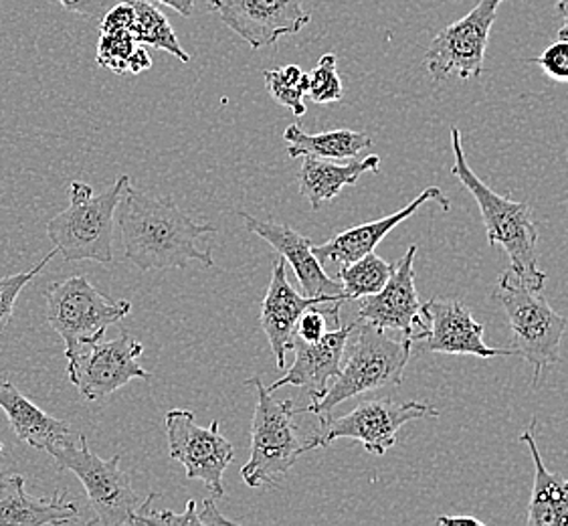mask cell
Here are the masks:
<instances>
[{"mask_svg":"<svg viewBox=\"0 0 568 526\" xmlns=\"http://www.w3.org/2000/svg\"><path fill=\"white\" fill-rule=\"evenodd\" d=\"M152 2L166 4V7H171L182 17H191L193 14L194 0H152Z\"/></svg>","mask_w":568,"mask_h":526,"instance_id":"38","label":"cell"},{"mask_svg":"<svg viewBox=\"0 0 568 526\" xmlns=\"http://www.w3.org/2000/svg\"><path fill=\"white\" fill-rule=\"evenodd\" d=\"M245 385L257 391V405L251 425V458L241 468V478L251 488L275 486V481L310 452V437L304 439L300 434L294 401L275 399L260 377L250 378Z\"/></svg>","mask_w":568,"mask_h":526,"instance_id":"5","label":"cell"},{"mask_svg":"<svg viewBox=\"0 0 568 526\" xmlns=\"http://www.w3.org/2000/svg\"><path fill=\"white\" fill-rule=\"evenodd\" d=\"M437 415L439 412L435 407L419 401L366 399L358 403L353 412L342 417H329L320 424L318 434L307 439V447H326L341 437H351L361 442L368 454L385 456L397 444V434L403 425Z\"/></svg>","mask_w":568,"mask_h":526,"instance_id":"9","label":"cell"},{"mask_svg":"<svg viewBox=\"0 0 568 526\" xmlns=\"http://www.w3.org/2000/svg\"><path fill=\"white\" fill-rule=\"evenodd\" d=\"M80 518L73 503H65V490L51 498H33L24 490L21 474L0 476V526L69 525Z\"/></svg>","mask_w":568,"mask_h":526,"instance_id":"20","label":"cell"},{"mask_svg":"<svg viewBox=\"0 0 568 526\" xmlns=\"http://www.w3.org/2000/svg\"><path fill=\"white\" fill-rule=\"evenodd\" d=\"M356 321L338 326L334 332H326L316 343H306L302 338H294L292 351L296 353L294 365L287 368L284 377L272 383L267 390L275 393L282 387H302L307 391L312 401H318L328 391L329 378L341 375L342 358L346 344L353 336Z\"/></svg>","mask_w":568,"mask_h":526,"instance_id":"17","label":"cell"},{"mask_svg":"<svg viewBox=\"0 0 568 526\" xmlns=\"http://www.w3.org/2000/svg\"><path fill=\"white\" fill-rule=\"evenodd\" d=\"M536 419L520 435L535 459V488L528 504V526H568V481L546 468L536 446Z\"/></svg>","mask_w":568,"mask_h":526,"instance_id":"23","label":"cell"},{"mask_svg":"<svg viewBox=\"0 0 568 526\" xmlns=\"http://www.w3.org/2000/svg\"><path fill=\"white\" fill-rule=\"evenodd\" d=\"M420 312L427 322V328L420 332L417 343L427 353L469 355L479 358L514 356L511 348H491L484 343V326L471 316V312L459 300L433 297L427 304H423Z\"/></svg>","mask_w":568,"mask_h":526,"instance_id":"15","label":"cell"},{"mask_svg":"<svg viewBox=\"0 0 568 526\" xmlns=\"http://www.w3.org/2000/svg\"><path fill=\"white\" fill-rule=\"evenodd\" d=\"M302 169L297 174L300 193L310 201V206L318 211L324 203L341 195L342 189L348 184H356L364 172H378L381 159L376 154L366 156L364 161H351L346 164L316 159V156H302Z\"/></svg>","mask_w":568,"mask_h":526,"instance_id":"22","label":"cell"},{"mask_svg":"<svg viewBox=\"0 0 568 526\" xmlns=\"http://www.w3.org/2000/svg\"><path fill=\"white\" fill-rule=\"evenodd\" d=\"M144 346L132 334L122 332L114 341H93L78 346L68 356L69 381L88 401L108 399L134 378H150L138 363Z\"/></svg>","mask_w":568,"mask_h":526,"instance_id":"10","label":"cell"},{"mask_svg":"<svg viewBox=\"0 0 568 526\" xmlns=\"http://www.w3.org/2000/svg\"><path fill=\"white\" fill-rule=\"evenodd\" d=\"M156 498H160V494L152 493L144 500L136 516V525L203 526L194 500H189L186 503V510L182 515H176L172 510H152L150 506H152Z\"/></svg>","mask_w":568,"mask_h":526,"instance_id":"31","label":"cell"},{"mask_svg":"<svg viewBox=\"0 0 568 526\" xmlns=\"http://www.w3.org/2000/svg\"><path fill=\"white\" fill-rule=\"evenodd\" d=\"M120 199V230L125 262L134 263L142 272L189 267L201 262L213 267L211 252H203L196 241L216 233L211 223H194L172 196H150L136 186L124 189Z\"/></svg>","mask_w":568,"mask_h":526,"instance_id":"1","label":"cell"},{"mask_svg":"<svg viewBox=\"0 0 568 526\" xmlns=\"http://www.w3.org/2000/svg\"><path fill=\"white\" fill-rule=\"evenodd\" d=\"M285 142L290 159L316 156L328 161L354 159L358 152L373 146V138L354 130H329L322 134H307L302 128L292 124L285 128Z\"/></svg>","mask_w":568,"mask_h":526,"instance_id":"24","label":"cell"},{"mask_svg":"<svg viewBox=\"0 0 568 526\" xmlns=\"http://www.w3.org/2000/svg\"><path fill=\"white\" fill-rule=\"evenodd\" d=\"M504 0H479L462 21L449 24L433 37L425 55V68L435 83L457 73L462 80L479 78L488 49L489 31Z\"/></svg>","mask_w":568,"mask_h":526,"instance_id":"11","label":"cell"},{"mask_svg":"<svg viewBox=\"0 0 568 526\" xmlns=\"http://www.w3.org/2000/svg\"><path fill=\"white\" fill-rule=\"evenodd\" d=\"M213 11L251 49L277 43L280 37L296 34L310 23L306 0H209Z\"/></svg>","mask_w":568,"mask_h":526,"instance_id":"13","label":"cell"},{"mask_svg":"<svg viewBox=\"0 0 568 526\" xmlns=\"http://www.w3.org/2000/svg\"><path fill=\"white\" fill-rule=\"evenodd\" d=\"M429 201H437L439 205L444 206V211H449V199L444 195V191L439 186H427L419 196H415L409 205L403 206L397 213L342 231L332 240L326 241L324 245H314V253L320 262H334L341 263V265L356 262L364 255L375 252L376 245L385 240L390 231L400 225L403 221H407L419 206Z\"/></svg>","mask_w":568,"mask_h":526,"instance_id":"19","label":"cell"},{"mask_svg":"<svg viewBox=\"0 0 568 526\" xmlns=\"http://www.w3.org/2000/svg\"><path fill=\"white\" fill-rule=\"evenodd\" d=\"M136 47V37L132 31L102 33L98 43V63L114 73H124Z\"/></svg>","mask_w":568,"mask_h":526,"instance_id":"30","label":"cell"},{"mask_svg":"<svg viewBox=\"0 0 568 526\" xmlns=\"http://www.w3.org/2000/svg\"><path fill=\"white\" fill-rule=\"evenodd\" d=\"M415 255L417 247L410 245L405 257L395 263V272L388 277L387 284L373 296L361 297L358 321L373 324L378 331H398L403 338L417 343L420 332L427 328L423 318L417 286H415Z\"/></svg>","mask_w":568,"mask_h":526,"instance_id":"14","label":"cell"},{"mask_svg":"<svg viewBox=\"0 0 568 526\" xmlns=\"http://www.w3.org/2000/svg\"><path fill=\"white\" fill-rule=\"evenodd\" d=\"M494 297L508 316L511 331V351L535 366V390L546 368L560 361V344L567 331V318L552 308L540 292L523 284L508 272L498 280Z\"/></svg>","mask_w":568,"mask_h":526,"instance_id":"6","label":"cell"},{"mask_svg":"<svg viewBox=\"0 0 568 526\" xmlns=\"http://www.w3.org/2000/svg\"><path fill=\"white\" fill-rule=\"evenodd\" d=\"M437 525L444 526H484L481 520L474 516H437Z\"/></svg>","mask_w":568,"mask_h":526,"instance_id":"37","label":"cell"},{"mask_svg":"<svg viewBox=\"0 0 568 526\" xmlns=\"http://www.w3.org/2000/svg\"><path fill=\"white\" fill-rule=\"evenodd\" d=\"M307 95L312 102L318 103V105L341 102L344 98L334 53L322 55L318 65L307 73Z\"/></svg>","mask_w":568,"mask_h":526,"instance_id":"28","label":"cell"},{"mask_svg":"<svg viewBox=\"0 0 568 526\" xmlns=\"http://www.w3.org/2000/svg\"><path fill=\"white\" fill-rule=\"evenodd\" d=\"M166 437L171 458L181 462L189 481L205 482L213 498H223V474L235 459V447L219 432V422L201 427L189 409L166 413Z\"/></svg>","mask_w":568,"mask_h":526,"instance_id":"12","label":"cell"},{"mask_svg":"<svg viewBox=\"0 0 568 526\" xmlns=\"http://www.w3.org/2000/svg\"><path fill=\"white\" fill-rule=\"evenodd\" d=\"M241 219L245 223V230L262 237L272 245L275 252L284 257L285 263L292 265L294 274H296L297 282L302 284L304 296L310 297H332L338 302H348L344 292H342L341 282L332 280L324 267L322 262L314 253V245L312 241L307 240L306 235L297 233L292 230L290 225H282L275 221H265V219H257L240 211Z\"/></svg>","mask_w":568,"mask_h":526,"instance_id":"16","label":"cell"},{"mask_svg":"<svg viewBox=\"0 0 568 526\" xmlns=\"http://www.w3.org/2000/svg\"><path fill=\"white\" fill-rule=\"evenodd\" d=\"M265 88L273 100L282 103L292 114H306L307 73L297 65H285V68L267 69L263 71Z\"/></svg>","mask_w":568,"mask_h":526,"instance_id":"27","label":"cell"},{"mask_svg":"<svg viewBox=\"0 0 568 526\" xmlns=\"http://www.w3.org/2000/svg\"><path fill=\"white\" fill-rule=\"evenodd\" d=\"M532 63L545 69L550 80L568 81V39H558L557 43L546 49L540 58L532 59Z\"/></svg>","mask_w":568,"mask_h":526,"instance_id":"32","label":"cell"},{"mask_svg":"<svg viewBox=\"0 0 568 526\" xmlns=\"http://www.w3.org/2000/svg\"><path fill=\"white\" fill-rule=\"evenodd\" d=\"M47 322L65 341V353L103 338L105 331L132 312L130 300H112L83 275L45 287Z\"/></svg>","mask_w":568,"mask_h":526,"instance_id":"8","label":"cell"},{"mask_svg":"<svg viewBox=\"0 0 568 526\" xmlns=\"http://www.w3.org/2000/svg\"><path fill=\"white\" fill-rule=\"evenodd\" d=\"M320 304H342V302L332 297H310L297 294L285 274L284 257L275 260L270 287L263 297L260 322L272 346L277 368H285V353L292 351L300 316L307 308L320 306Z\"/></svg>","mask_w":568,"mask_h":526,"instance_id":"18","label":"cell"},{"mask_svg":"<svg viewBox=\"0 0 568 526\" xmlns=\"http://www.w3.org/2000/svg\"><path fill=\"white\" fill-rule=\"evenodd\" d=\"M0 452H2V442H0Z\"/></svg>","mask_w":568,"mask_h":526,"instance_id":"40","label":"cell"},{"mask_svg":"<svg viewBox=\"0 0 568 526\" xmlns=\"http://www.w3.org/2000/svg\"><path fill=\"white\" fill-rule=\"evenodd\" d=\"M393 272H395V263H387L373 252L356 262L342 265L338 282L346 300L353 302V300L373 296L376 292H381Z\"/></svg>","mask_w":568,"mask_h":526,"instance_id":"25","label":"cell"},{"mask_svg":"<svg viewBox=\"0 0 568 526\" xmlns=\"http://www.w3.org/2000/svg\"><path fill=\"white\" fill-rule=\"evenodd\" d=\"M65 11L75 12L85 19L102 21L103 14L110 11L120 0H55Z\"/></svg>","mask_w":568,"mask_h":526,"instance_id":"34","label":"cell"},{"mask_svg":"<svg viewBox=\"0 0 568 526\" xmlns=\"http://www.w3.org/2000/svg\"><path fill=\"white\" fill-rule=\"evenodd\" d=\"M55 253H59L58 250L47 253L45 257L37 263L34 267H31L29 272L0 277V334L7 331L9 324H11L12 312H14V304H17L19 294L33 282L37 275L45 270L47 263L55 257Z\"/></svg>","mask_w":568,"mask_h":526,"instance_id":"29","label":"cell"},{"mask_svg":"<svg viewBox=\"0 0 568 526\" xmlns=\"http://www.w3.org/2000/svg\"><path fill=\"white\" fill-rule=\"evenodd\" d=\"M199 515H201V523L205 526L235 525L233 520H229V518H225V516L216 510L215 498H206L205 506H203V510H199Z\"/></svg>","mask_w":568,"mask_h":526,"instance_id":"35","label":"cell"},{"mask_svg":"<svg viewBox=\"0 0 568 526\" xmlns=\"http://www.w3.org/2000/svg\"><path fill=\"white\" fill-rule=\"evenodd\" d=\"M47 454L58 462L59 469L73 472L80 478L95 513L91 525H136L138 513L144 503L134 493L130 474L120 468V456L100 458L91 452L85 435L63 446L51 447Z\"/></svg>","mask_w":568,"mask_h":526,"instance_id":"7","label":"cell"},{"mask_svg":"<svg viewBox=\"0 0 568 526\" xmlns=\"http://www.w3.org/2000/svg\"><path fill=\"white\" fill-rule=\"evenodd\" d=\"M0 409L7 413L17 437L34 449L47 452L80 437L69 424L39 409L7 378H0Z\"/></svg>","mask_w":568,"mask_h":526,"instance_id":"21","label":"cell"},{"mask_svg":"<svg viewBox=\"0 0 568 526\" xmlns=\"http://www.w3.org/2000/svg\"><path fill=\"white\" fill-rule=\"evenodd\" d=\"M452 149H454V166L452 174L474 195L481 211L486 225L489 245H501V250L510 257L511 274L523 284L542 292L548 275L538 267V230L535 215L528 203L510 201L506 196L491 191L488 184L479 181L478 174L471 171L462 144L459 128H452Z\"/></svg>","mask_w":568,"mask_h":526,"instance_id":"2","label":"cell"},{"mask_svg":"<svg viewBox=\"0 0 568 526\" xmlns=\"http://www.w3.org/2000/svg\"><path fill=\"white\" fill-rule=\"evenodd\" d=\"M132 4L136 11V23L132 27V34L136 37L138 43L169 51L174 58L181 59L182 63H189L191 55L179 43L166 14L156 9L152 0H132Z\"/></svg>","mask_w":568,"mask_h":526,"instance_id":"26","label":"cell"},{"mask_svg":"<svg viewBox=\"0 0 568 526\" xmlns=\"http://www.w3.org/2000/svg\"><path fill=\"white\" fill-rule=\"evenodd\" d=\"M558 12H560L562 19H565L562 29L558 31V39H568V0H560V2H558Z\"/></svg>","mask_w":568,"mask_h":526,"instance_id":"39","label":"cell"},{"mask_svg":"<svg viewBox=\"0 0 568 526\" xmlns=\"http://www.w3.org/2000/svg\"><path fill=\"white\" fill-rule=\"evenodd\" d=\"M150 68H152V59H150L149 51L144 47L138 45L134 55L130 58V63H128V71L130 73H144Z\"/></svg>","mask_w":568,"mask_h":526,"instance_id":"36","label":"cell"},{"mask_svg":"<svg viewBox=\"0 0 568 526\" xmlns=\"http://www.w3.org/2000/svg\"><path fill=\"white\" fill-rule=\"evenodd\" d=\"M128 176H120L112 189L93 196L90 184H69V206L47 223V235L65 262L110 263L114 260L115 209Z\"/></svg>","mask_w":568,"mask_h":526,"instance_id":"4","label":"cell"},{"mask_svg":"<svg viewBox=\"0 0 568 526\" xmlns=\"http://www.w3.org/2000/svg\"><path fill=\"white\" fill-rule=\"evenodd\" d=\"M136 23V11L132 0H120L110 11L102 17V33L110 31H132Z\"/></svg>","mask_w":568,"mask_h":526,"instance_id":"33","label":"cell"},{"mask_svg":"<svg viewBox=\"0 0 568 526\" xmlns=\"http://www.w3.org/2000/svg\"><path fill=\"white\" fill-rule=\"evenodd\" d=\"M354 331L356 338L353 353L346 358V363H342L341 375L336 377L334 385L328 387L322 399L312 401L300 412L318 415L320 424L329 419V413L344 401L361 397L388 385L398 387L403 383L413 348L409 338L393 341L385 331H378L373 324L358 318Z\"/></svg>","mask_w":568,"mask_h":526,"instance_id":"3","label":"cell"}]
</instances>
